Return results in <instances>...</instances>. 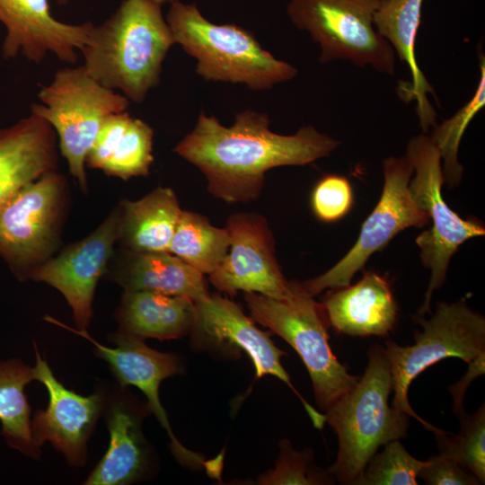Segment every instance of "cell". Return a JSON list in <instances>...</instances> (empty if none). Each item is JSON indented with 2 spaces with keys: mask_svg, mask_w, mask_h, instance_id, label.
<instances>
[{
  "mask_svg": "<svg viewBox=\"0 0 485 485\" xmlns=\"http://www.w3.org/2000/svg\"><path fill=\"white\" fill-rule=\"evenodd\" d=\"M195 304L197 318L193 331L214 342H227L240 348L252 360L256 377L274 375L296 392L280 361L286 353L275 345L269 332L260 330L244 314L237 304L219 295H210ZM298 396L311 419H315L319 412Z\"/></svg>",
  "mask_w": 485,
  "mask_h": 485,
  "instance_id": "cell-17",
  "label": "cell"
},
{
  "mask_svg": "<svg viewBox=\"0 0 485 485\" xmlns=\"http://www.w3.org/2000/svg\"><path fill=\"white\" fill-rule=\"evenodd\" d=\"M154 2L157 3L160 5H163L164 4H172L175 0H153Z\"/></svg>",
  "mask_w": 485,
  "mask_h": 485,
  "instance_id": "cell-35",
  "label": "cell"
},
{
  "mask_svg": "<svg viewBox=\"0 0 485 485\" xmlns=\"http://www.w3.org/2000/svg\"><path fill=\"white\" fill-rule=\"evenodd\" d=\"M115 276L125 291H152L186 296L198 303L210 294L205 275L169 252L127 251Z\"/></svg>",
  "mask_w": 485,
  "mask_h": 485,
  "instance_id": "cell-25",
  "label": "cell"
},
{
  "mask_svg": "<svg viewBox=\"0 0 485 485\" xmlns=\"http://www.w3.org/2000/svg\"><path fill=\"white\" fill-rule=\"evenodd\" d=\"M269 123L267 113L245 110L225 127L201 111L173 152L202 172L213 197L246 203L260 197L269 170L310 164L329 156L340 144L313 126L280 135L269 129Z\"/></svg>",
  "mask_w": 485,
  "mask_h": 485,
  "instance_id": "cell-1",
  "label": "cell"
},
{
  "mask_svg": "<svg viewBox=\"0 0 485 485\" xmlns=\"http://www.w3.org/2000/svg\"><path fill=\"white\" fill-rule=\"evenodd\" d=\"M35 380L48 392V405L39 410L31 423L32 436L41 446L49 441L73 464L85 461L86 441L99 417L102 401L100 393L83 396L65 387L53 375L35 346Z\"/></svg>",
  "mask_w": 485,
  "mask_h": 485,
  "instance_id": "cell-16",
  "label": "cell"
},
{
  "mask_svg": "<svg viewBox=\"0 0 485 485\" xmlns=\"http://www.w3.org/2000/svg\"><path fill=\"white\" fill-rule=\"evenodd\" d=\"M480 57V78L471 99L452 117L433 128L430 140L440 154L445 182L449 188L457 186L463 177V168L458 160L462 137L471 121L485 106V58Z\"/></svg>",
  "mask_w": 485,
  "mask_h": 485,
  "instance_id": "cell-28",
  "label": "cell"
},
{
  "mask_svg": "<svg viewBox=\"0 0 485 485\" xmlns=\"http://www.w3.org/2000/svg\"><path fill=\"white\" fill-rule=\"evenodd\" d=\"M424 0H383L374 13L376 31L384 38L395 55L405 62L410 73L409 83H401L399 96L416 101V112L424 133L436 124V113L429 101L434 94L431 84L421 71L416 57V42Z\"/></svg>",
  "mask_w": 485,
  "mask_h": 485,
  "instance_id": "cell-20",
  "label": "cell"
},
{
  "mask_svg": "<svg viewBox=\"0 0 485 485\" xmlns=\"http://www.w3.org/2000/svg\"><path fill=\"white\" fill-rule=\"evenodd\" d=\"M119 207L89 235L38 267L30 278L45 282L66 299L79 330H85L93 315V299L119 236Z\"/></svg>",
  "mask_w": 485,
  "mask_h": 485,
  "instance_id": "cell-13",
  "label": "cell"
},
{
  "mask_svg": "<svg viewBox=\"0 0 485 485\" xmlns=\"http://www.w3.org/2000/svg\"><path fill=\"white\" fill-rule=\"evenodd\" d=\"M253 321L286 340L300 356L312 380L316 404L325 412L349 392L360 376L350 375L339 362L329 343L322 304L317 303L297 280L289 281L284 298L244 293Z\"/></svg>",
  "mask_w": 485,
  "mask_h": 485,
  "instance_id": "cell-5",
  "label": "cell"
},
{
  "mask_svg": "<svg viewBox=\"0 0 485 485\" xmlns=\"http://www.w3.org/2000/svg\"><path fill=\"white\" fill-rule=\"evenodd\" d=\"M230 244V235L225 227L214 226L206 216L182 210L169 253L201 274L209 275L223 261Z\"/></svg>",
  "mask_w": 485,
  "mask_h": 485,
  "instance_id": "cell-27",
  "label": "cell"
},
{
  "mask_svg": "<svg viewBox=\"0 0 485 485\" xmlns=\"http://www.w3.org/2000/svg\"><path fill=\"white\" fill-rule=\"evenodd\" d=\"M469 364L466 374L454 384L449 387L453 397V410L458 416L463 413V398L467 388L476 377L485 373V353L481 354Z\"/></svg>",
  "mask_w": 485,
  "mask_h": 485,
  "instance_id": "cell-34",
  "label": "cell"
},
{
  "mask_svg": "<svg viewBox=\"0 0 485 485\" xmlns=\"http://www.w3.org/2000/svg\"><path fill=\"white\" fill-rule=\"evenodd\" d=\"M407 159L413 167L409 182L410 193L417 207L425 212L431 226L417 238L423 266L431 271L430 280L418 316L431 313L433 292L446 280L449 262L458 248L466 241L485 234L479 221L463 219L453 211L442 196L445 183L441 157L429 136L413 137L407 146Z\"/></svg>",
  "mask_w": 485,
  "mask_h": 485,
  "instance_id": "cell-8",
  "label": "cell"
},
{
  "mask_svg": "<svg viewBox=\"0 0 485 485\" xmlns=\"http://www.w3.org/2000/svg\"><path fill=\"white\" fill-rule=\"evenodd\" d=\"M196 304L186 296L125 291L118 313L120 331L139 339H180L191 332Z\"/></svg>",
  "mask_w": 485,
  "mask_h": 485,
  "instance_id": "cell-23",
  "label": "cell"
},
{
  "mask_svg": "<svg viewBox=\"0 0 485 485\" xmlns=\"http://www.w3.org/2000/svg\"><path fill=\"white\" fill-rule=\"evenodd\" d=\"M57 141L50 124L31 111L0 128V210L28 184L57 171Z\"/></svg>",
  "mask_w": 485,
  "mask_h": 485,
  "instance_id": "cell-18",
  "label": "cell"
},
{
  "mask_svg": "<svg viewBox=\"0 0 485 485\" xmlns=\"http://www.w3.org/2000/svg\"><path fill=\"white\" fill-rule=\"evenodd\" d=\"M147 404L138 407L128 398L115 400L108 411L109 447L84 484L124 485L138 480L146 469L147 450L141 422Z\"/></svg>",
  "mask_w": 485,
  "mask_h": 485,
  "instance_id": "cell-22",
  "label": "cell"
},
{
  "mask_svg": "<svg viewBox=\"0 0 485 485\" xmlns=\"http://www.w3.org/2000/svg\"><path fill=\"white\" fill-rule=\"evenodd\" d=\"M416 322L422 331H415L413 345L401 347L385 341L394 392L392 407L414 418L428 431L443 433L413 410L408 399L410 385L419 374L442 359L458 357L470 363L485 353V319L464 301H458L441 302L429 320L417 315Z\"/></svg>",
  "mask_w": 485,
  "mask_h": 485,
  "instance_id": "cell-7",
  "label": "cell"
},
{
  "mask_svg": "<svg viewBox=\"0 0 485 485\" xmlns=\"http://www.w3.org/2000/svg\"><path fill=\"white\" fill-rule=\"evenodd\" d=\"M153 0H123L81 49L86 71L129 101L141 103L160 83L162 66L175 40Z\"/></svg>",
  "mask_w": 485,
  "mask_h": 485,
  "instance_id": "cell-2",
  "label": "cell"
},
{
  "mask_svg": "<svg viewBox=\"0 0 485 485\" xmlns=\"http://www.w3.org/2000/svg\"><path fill=\"white\" fill-rule=\"evenodd\" d=\"M419 477L428 485H481L474 475L455 461L441 454L428 458Z\"/></svg>",
  "mask_w": 485,
  "mask_h": 485,
  "instance_id": "cell-33",
  "label": "cell"
},
{
  "mask_svg": "<svg viewBox=\"0 0 485 485\" xmlns=\"http://www.w3.org/2000/svg\"><path fill=\"white\" fill-rule=\"evenodd\" d=\"M428 460H418L399 440L384 445L367 463L358 485H418L417 477Z\"/></svg>",
  "mask_w": 485,
  "mask_h": 485,
  "instance_id": "cell-30",
  "label": "cell"
},
{
  "mask_svg": "<svg viewBox=\"0 0 485 485\" xmlns=\"http://www.w3.org/2000/svg\"><path fill=\"white\" fill-rule=\"evenodd\" d=\"M460 431L435 434L439 454L446 456L474 475L481 482L485 481V404L474 413L466 411L457 416Z\"/></svg>",
  "mask_w": 485,
  "mask_h": 485,
  "instance_id": "cell-29",
  "label": "cell"
},
{
  "mask_svg": "<svg viewBox=\"0 0 485 485\" xmlns=\"http://www.w3.org/2000/svg\"><path fill=\"white\" fill-rule=\"evenodd\" d=\"M31 112L48 121L61 155L81 189L87 190L85 160L105 119L127 110L129 100L96 81L84 66L58 69L39 93Z\"/></svg>",
  "mask_w": 485,
  "mask_h": 485,
  "instance_id": "cell-6",
  "label": "cell"
},
{
  "mask_svg": "<svg viewBox=\"0 0 485 485\" xmlns=\"http://www.w3.org/2000/svg\"><path fill=\"white\" fill-rule=\"evenodd\" d=\"M379 1H383V0H379Z\"/></svg>",
  "mask_w": 485,
  "mask_h": 485,
  "instance_id": "cell-37",
  "label": "cell"
},
{
  "mask_svg": "<svg viewBox=\"0 0 485 485\" xmlns=\"http://www.w3.org/2000/svg\"><path fill=\"white\" fill-rule=\"evenodd\" d=\"M280 454L275 468L260 475L259 484L283 485V484H329L331 483L330 475L311 472L309 464L313 458L311 449L295 451L290 442L283 439L279 443Z\"/></svg>",
  "mask_w": 485,
  "mask_h": 485,
  "instance_id": "cell-31",
  "label": "cell"
},
{
  "mask_svg": "<svg viewBox=\"0 0 485 485\" xmlns=\"http://www.w3.org/2000/svg\"><path fill=\"white\" fill-rule=\"evenodd\" d=\"M231 244L219 266L208 275L220 292L235 295L239 291L284 298L289 281L275 256V239L267 219L259 213L241 212L227 221Z\"/></svg>",
  "mask_w": 485,
  "mask_h": 485,
  "instance_id": "cell-12",
  "label": "cell"
},
{
  "mask_svg": "<svg viewBox=\"0 0 485 485\" xmlns=\"http://www.w3.org/2000/svg\"><path fill=\"white\" fill-rule=\"evenodd\" d=\"M57 171L28 184L0 210V257L20 279L53 257L67 204Z\"/></svg>",
  "mask_w": 485,
  "mask_h": 485,
  "instance_id": "cell-10",
  "label": "cell"
},
{
  "mask_svg": "<svg viewBox=\"0 0 485 485\" xmlns=\"http://www.w3.org/2000/svg\"><path fill=\"white\" fill-rule=\"evenodd\" d=\"M35 380L33 367L18 360L0 363V421L9 446L37 458L40 454L30 421L31 408L24 388Z\"/></svg>",
  "mask_w": 485,
  "mask_h": 485,
  "instance_id": "cell-26",
  "label": "cell"
},
{
  "mask_svg": "<svg viewBox=\"0 0 485 485\" xmlns=\"http://www.w3.org/2000/svg\"><path fill=\"white\" fill-rule=\"evenodd\" d=\"M57 4L60 5L66 4L68 3V0H57Z\"/></svg>",
  "mask_w": 485,
  "mask_h": 485,
  "instance_id": "cell-36",
  "label": "cell"
},
{
  "mask_svg": "<svg viewBox=\"0 0 485 485\" xmlns=\"http://www.w3.org/2000/svg\"><path fill=\"white\" fill-rule=\"evenodd\" d=\"M46 320L92 342L96 348V354L110 365L122 386L133 385L144 393L149 410L166 430L171 439L172 451L181 463L192 467L205 463L200 454L187 449L174 436L159 398L162 381L181 371V363L175 355L154 350L147 347L142 339L120 331L112 334L110 339L115 347H106L93 340L85 330L73 329L49 316H47Z\"/></svg>",
  "mask_w": 485,
  "mask_h": 485,
  "instance_id": "cell-14",
  "label": "cell"
},
{
  "mask_svg": "<svg viewBox=\"0 0 485 485\" xmlns=\"http://www.w3.org/2000/svg\"><path fill=\"white\" fill-rule=\"evenodd\" d=\"M311 203L318 219L336 222L345 216L353 205L351 184L344 176L326 175L315 185Z\"/></svg>",
  "mask_w": 485,
  "mask_h": 485,
  "instance_id": "cell-32",
  "label": "cell"
},
{
  "mask_svg": "<svg viewBox=\"0 0 485 485\" xmlns=\"http://www.w3.org/2000/svg\"><path fill=\"white\" fill-rule=\"evenodd\" d=\"M383 171L381 197L364 221L353 247L329 270L301 282L312 296L328 288L350 285L351 278L363 269L371 255L384 249L400 232L410 227L421 228L429 223L428 216L417 207L410 193L413 167L407 157L386 158Z\"/></svg>",
  "mask_w": 485,
  "mask_h": 485,
  "instance_id": "cell-11",
  "label": "cell"
},
{
  "mask_svg": "<svg viewBox=\"0 0 485 485\" xmlns=\"http://www.w3.org/2000/svg\"><path fill=\"white\" fill-rule=\"evenodd\" d=\"M357 384L323 414L338 436V454L327 472L343 485H358L364 470L380 445L407 436L409 418L390 407L392 378L385 349L375 344Z\"/></svg>",
  "mask_w": 485,
  "mask_h": 485,
  "instance_id": "cell-3",
  "label": "cell"
},
{
  "mask_svg": "<svg viewBox=\"0 0 485 485\" xmlns=\"http://www.w3.org/2000/svg\"><path fill=\"white\" fill-rule=\"evenodd\" d=\"M329 325L353 337L389 335L398 321V304L389 280L365 272L354 285L333 288L322 303Z\"/></svg>",
  "mask_w": 485,
  "mask_h": 485,
  "instance_id": "cell-19",
  "label": "cell"
},
{
  "mask_svg": "<svg viewBox=\"0 0 485 485\" xmlns=\"http://www.w3.org/2000/svg\"><path fill=\"white\" fill-rule=\"evenodd\" d=\"M0 22L6 31L3 57L11 59L22 54L36 64L48 53L75 64L94 26L91 22L69 24L57 20L48 0H0Z\"/></svg>",
  "mask_w": 485,
  "mask_h": 485,
  "instance_id": "cell-15",
  "label": "cell"
},
{
  "mask_svg": "<svg viewBox=\"0 0 485 485\" xmlns=\"http://www.w3.org/2000/svg\"><path fill=\"white\" fill-rule=\"evenodd\" d=\"M165 20L175 43L197 59L196 72L205 81L265 91L297 75L294 66L264 49L251 31L237 24L211 22L195 4L175 0Z\"/></svg>",
  "mask_w": 485,
  "mask_h": 485,
  "instance_id": "cell-4",
  "label": "cell"
},
{
  "mask_svg": "<svg viewBox=\"0 0 485 485\" xmlns=\"http://www.w3.org/2000/svg\"><path fill=\"white\" fill-rule=\"evenodd\" d=\"M154 130L127 110L110 115L87 154V166L127 181L146 177L154 162Z\"/></svg>",
  "mask_w": 485,
  "mask_h": 485,
  "instance_id": "cell-21",
  "label": "cell"
},
{
  "mask_svg": "<svg viewBox=\"0 0 485 485\" xmlns=\"http://www.w3.org/2000/svg\"><path fill=\"white\" fill-rule=\"evenodd\" d=\"M119 241L127 251L169 252L182 209L172 189L158 187L137 200L119 207Z\"/></svg>",
  "mask_w": 485,
  "mask_h": 485,
  "instance_id": "cell-24",
  "label": "cell"
},
{
  "mask_svg": "<svg viewBox=\"0 0 485 485\" xmlns=\"http://www.w3.org/2000/svg\"><path fill=\"white\" fill-rule=\"evenodd\" d=\"M379 0H289L287 13L295 27L320 46L319 61L346 60L393 75L395 53L375 30Z\"/></svg>",
  "mask_w": 485,
  "mask_h": 485,
  "instance_id": "cell-9",
  "label": "cell"
}]
</instances>
